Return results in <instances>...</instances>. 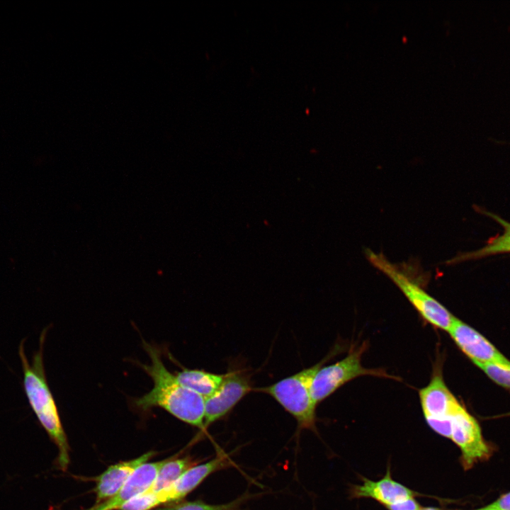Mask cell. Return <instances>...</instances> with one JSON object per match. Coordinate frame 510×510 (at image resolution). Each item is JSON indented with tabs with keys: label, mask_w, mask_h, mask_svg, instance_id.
I'll return each instance as SVG.
<instances>
[{
	"label": "cell",
	"mask_w": 510,
	"mask_h": 510,
	"mask_svg": "<svg viewBox=\"0 0 510 510\" xmlns=\"http://www.w3.org/2000/svg\"><path fill=\"white\" fill-rule=\"evenodd\" d=\"M47 331L45 329L42 332L39 348L33 354L30 362L25 352V339L19 344L18 356L23 375V389L28 403L40 424L58 448V465L65 470L69 462V444L56 402L47 383L43 361Z\"/></svg>",
	"instance_id": "2"
},
{
	"label": "cell",
	"mask_w": 510,
	"mask_h": 510,
	"mask_svg": "<svg viewBox=\"0 0 510 510\" xmlns=\"http://www.w3.org/2000/svg\"><path fill=\"white\" fill-rule=\"evenodd\" d=\"M365 254L375 268L397 285L424 320L437 329L449 330L455 317L423 288L419 266L414 263H392L383 254L370 249H366Z\"/></svg>",
	"instance_id": "3"
},
{
	"label": "cell",
	"mask_w": 510,
	"mask_h": 510,
	"mask_svg": "<svg viewBox=\"0 0 510 510\" xmlns=\"http://www.w3.org/2000/svg\"><path fill=\"white\" fill-rule=\"evenodd\" d=\"M154 451L147 452L140 457L110 465L96 477L94 489L96 504H99L116 494L134 472L154 455Z\"/></svg>",
	"instance_id": "12"
},
{
	"label": "cell",
	"mask_w": 510,
	"mask_h": 510,
	"mask_svg": "<svg viewBox=\"0 0 510 510\" xmlns=\"http://www.w3.org/2000/svg\"><path fill=\"white\" fill-rule=\"evenodd\" d=\"M150 358V364L139 363L152 378V389L132 402L136 408L147 411L153 407L164 409L178 419L204 430L205 399L183 386L164 366L160 350L143 341Z\"/></svg>",
	"instance_id": "1"
},
{
	"label": "cell",
	"mask_w": 510,
	"mask_h": 510,
	"mask_svg": "<svg viewBox=\"0 0 510 510\" xmlns=\"http://www.w3.org/2000/svg\"><path fill=\"white\" fill-rule=\"evenodd\" d=\"M387 508L389 510H419L421 507L412 497L390 505Z\"/></svg>",
	"instance_id": "19"
},
{
	"label": "cell",
	"mask_w": 510,
	"mask_h": 510,
	"mask_svg": "<svg viewBox=\"0 0 510 510\" xmlns=\"http://www.w3.org/2000/svg\"><path fill=\"white\" fill-rule=\"evenodd\" d=\"M491 504L498 510H510V492L503 494Z\"/></svg>",
	"instance_id": "20"
},
{
	"label": "cell",
	"mask_w": 510,
	"mask_h": 510,
	"mask_svg": "<svg viewBox=\"0 0 510 510\" xmlns=\"http://www.w3.org/2000/svg\"><path fill=\"white\" fill-rule=\"evenodd\" d=\"M329 357L326 356L314 366L271 385L256 390L270 395L291 414L297 421L299 430H314L317 406L311 396L312 384L315 375Z\"/></svg>",
	"instance_id": "4"
},
{
	"label": "cell",
	"mask_w": 510,
	"mask_h": 510,
	"mask_svg": "<svg viewBox=\"0 0 510 510\" xmlns=\"http://www.w3.org/2000/svg\"><path fill=\"white\" fill-rule=\"evenodd\" d=\"M419 510H442L438 508H434V507H427V508H421Z\"/></svg>",
	"instance_id": "22"
},
{
	"label": "cell",
	"mask_w": 510,
	"mask_h": 510,
	"mask_svg": "<svg viewBox=\"0 0 510 510\" xmlns=\"http://www.w3.org/2000/svg\"><path fill=\"white\" fill-rule=\"evenodd\" d=\"M353 494L356 497L373 499L386 506L414 496L412 490L392 480L390 471L380 480H365L353 489Z\"/></svg>",
	"instance_id": "13"
},
{
	"label": "cell",
	"mask_w": 510,
	"mask_h": 510,
	"mask_svg": "<svg viewBox=\"0 0 510 510\" xmlns=\"http://www.w3.org/2000/svg\"><path fill=\"white\" fill-rule=\"evenodd\" d=\"M424 418L438 434L450 438L451 417L463 405L446 385L441 370L435 368L429 384L419 392Z\"/></svg>",
	"instance_id": "5"
},
{
	"label": "cell",
	"mask_w": 510,
	"mask_h": 510,
	"mask_svg": "<svg viewBox=\"0 0 510 510\" xmlns=\"http://www.w3.org/2000/svg\"><path fill=\"white\" fill-rule=\"evenodd\" d=\"M252 390L248 375L239 371L225 374L217 390L205 398L204 430L226 416Z\"/></svg>",
	"instance_id": "8"
},
{
	"label": "cell",
	"mask_w": 510,
	"mask_h": 510,
	"mask_svg": "<svg viewBox=\"0 0 510 510\" xmlns=\"http://www.w3.org/2000/svg\"><path fill=\"white\" fill-rule=\"evenodd\" d=\"M198 461L190 457L167 460L159 470L152 486L145 492L159 491L175 482L186 470L197 464Z\"/></svg>",
	"instance_id": "16"
},
{
	"label": "cell",
	"mask_w": 510,
	"mask_h": 510,
	"mask_svg": "<svg viewBox=\"0 0 510 510\" xmlns=\"http://www.w3.org/2000/svg\"><path fill=\"white\" fill-rule=\"evenodd\" d=\"M450 439L460 448L465 469L490 455L489 447L483 439L479 424L463 405L452 416Z\"/></svg>",
	"instance_id": "7"
},
{
	"label": "cell",
	"mask_w": 510,
	"mask_h": 510,
	"mask_svg": "<svg viewBox=\"0 0 510 510\" xmlns=\"http://www.w3.org/2000/svg\"><path fill=\"white\" fill-rule=\"evenodd\" d=\"M477 510H498V509H496L495 507H494L492 504H489V506H487L486 507H484L482 509H477Z\"/></svg>",
	"instance_id": "21"
},
{
	"label": "cell",
	"mask_w": 510,
	"mask_h": 510,
	"mask_svg": "<svg viewBox=\"0 0 510 510\" xmlns=\"http://www.w3.org/2000/svg\"></svg>",
	"instance_id": "23"
},
{
	"label": "cell",
	"mask_w": 510,
	"mask_h": 510,
	"mask_svg": "<svg viewBox=\"0 0 510 510\" xmlns=\"http://www.w3.org/2000/svg\"><path fill=\"white\" fill-rule=\"evenodd\" d=\"M166 461L145 463L140 465L116 494L86 510H119L130 500L152 486L159 470Z\"/></svg>",
	"instance_id": "11"
},
{
	"label": "cell",
	"mask_w": 510,
	"mask_h": 510,
	"mask_svg": "<svg viewBox=\"0 0 510 510\" xmlns=\"http://www.w3.org/2000/svg\"><path fill=\"white\" fill-rule=\"evenodd\" d=\"M484 213L502 225L503 228L502 233L490 239L482 248L457 255L448 260L447 264L477 260L492 255L510 253V222L493 213L489 212H484Z\"/></svg>",
	"instance_id": "14"
},
{
	"label": "cell",
	"mask_w": 510,
	"mask_h": 510,
	"mask_svg": "<svg viewBox=\"0 0 510 510\" xmlns=\"http://www.w3.org/2000/svg\"><path fill=\"white\" fill-rule=\"evenodd\" d=\"M244 497L223 504H210L201 501L181 502L160 510H237Z\"/></svg>",
	"instance_id": "17"
},
{
	"label": "cell",
	"mask_w": 510,
	"mask_h": 510,
	"mask_svg": "<svg viewBox=\"0 0 510 510\" xmlns=\"http://www.w3.org/2000/svg\"><path fill=\"white\" fill-rule=\"evenodd\" d=\"M230 464V458L221 450L212 460L203 464L194 465L186 470L169 486L155 492H149L154 501V506L181 500L210 475L225 468Z\"/></svg>",
	"instance_id": "9"
},
{
	"label": "cell",
	"mask_w": 510,
	"mask_h": 510,
	"mask_svg": "<svg viewBox=\"0 0 510 510\" xmlns=\"http://www.w3.org/2000/svg\"><path fill=\"white\" fill-rule=\"evenodd\" d=\"M492 381L510 389V365L489 363L477 366Z\"/></svg>",
	"instance_id": "18"
},
{
	"label": "cell",
	"mask_w": 510,
	"mask_h": 510,
	"mask_svg": "<svg viewBox=\"0 0 510 510\" xmlns=\"http://www.w3.org/2000/svg\"><path fill=\"white\" fill-rule=\"evenodd\" d=\"M448 332L460 351L475 366L489 363L510 365V361L489 340L458 318L455 317Z\"/></svg>",
	"instance_id": "10"
},
{
	"label": "cell",
	"mask_w": 510,
	"mask_h": 510,
	"mask_svg": "<svg viewBox=\"0 0 510 510\" xmlns=\"http://www.w3.org/2000/svg\"><path fill=\"white\" fill-rule=\"evenodd\" d=\"M174 374L180 384L204 399L217 390L225 378V375L186 368L175 372Z\"/></svg>",
	"instance_id": "15"
},
{
	"label": "cell",
	"mask_w": 510,
	"mask_h": 510,
	"mask_svg": "<svg viewBox=\"0 0 510 510\" xmlns=\"http://www.w3.org/2000/svg\"><path fill=\"white\" fill-rule=\"evenodd\" d=\"M365 346L351 351L341 361L327 366H322L315 375L311 387V396L316 406L329 397L337 389L362 375L389 377L385 371L379 369L364 368L361 364V356Z\"/></svg>",
	"instance_id": "6"
}]
</instances>
